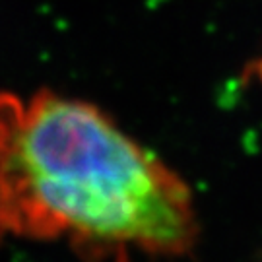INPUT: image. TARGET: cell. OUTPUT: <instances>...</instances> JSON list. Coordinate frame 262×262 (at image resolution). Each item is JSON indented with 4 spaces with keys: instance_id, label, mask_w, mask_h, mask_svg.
Here are the masks:
<instances>
[{
    "instance_id": "1",
    "label": "cell",
    "mask_w": 262,
    "mask_h": 262,
    "mask_svg": "<svg viewBox=\"0 0 262 262\" xmlns=\"http://www.w3.org/2000/svg\"><path fill=\"white\" fill-rule=\"evenodd\" d=\"M0 220L19 233L105 251L188 253L187 183L99 107L41 90L0 92Z\"/></svg>"
}]
</instances>
